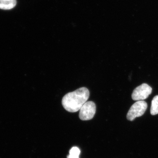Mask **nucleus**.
I'll return each instance as SVG.
<instances>
[{
    "label": "nucleus",
    "mask_w": 158,
    "mask_h": 158,
    "mask_svg": "<svg viewBox=\"0 0 158 158\" xmlns=\"http://www.w3.org/2000/svg\"><path fill=\"white\" fill-rule=\"evenodd\" d=\"M147 103L144 101H138L131 106L128 112L127 118L130 121H133L137 117L142 116L147 110Z\"/></svg>",
    "instance_id": "f03ea898"
},
{
    "label": "nucleus",
    "mask_w": 158,
    "mask_h": 158,
    "mask_svg": "<svg viewBox=\"0 0 158 158\" xmlns=\"http://www.w3.org/2000/svg\"><path fill=\"white\" fill-rule=\"evenodd\" d=\"M150 113L152 115L158 114V95L155 96L152 101Z\"/></svg>",
    "instance_id": "423d86ee"
},
{
    "label": "nucleus",
    "mask_w": 158,
    "mask_h": 158,
    "mask_svg": "<svg viewBox=\"0 0 158 158\" xmlns=\"http://www.w3.org/2000/svg\"><path fill=\"white\" fill-rule=\"evenodd\" d=\"M96 105L93 102H87L80 109L79 117L82 120H89L92 119L96 113Z\"/></svg>",
    "instance_id": "7ed1b4c3"
},
{
    "label": "nucleus",
    "mask_w": 158,
    "mask_h": 158,
    "mask_svg": "<svg viewBox=\"0 0 158 158\" xmlns=\"http://www.w3.org/2000/svg\"><path fill=\"white\" fill-rule=\"evenodd\" d=\"M152 92V88L146 84L137 87L133 91L132 98L134 101H143L148 98Z\"/></svg>",
    "instance_id": "20e7f679"
},
{
    "label": "nucleus",
    "mask_w": 158,
    "mask_h": 158,
    "mask_svg": "<svg viewBox=\"0 0 158 158\" xmlns=\"http://www.w3.org/2000/svg\"><path fill=\"white\" fill-rule=\"evenodd\" d=\"M90 92L85 87L79 88L73 92H69L63 97L62 105L66 111L75 113L88 101Z\"/></svg>",
    "instance_id": "f257e3e1"
},
{
    "label": "nucleus",
    "mask_w": 158,
    "mask_h": 158,
    "mask_svg": "<svg viewBox=\"0 0 158 158\" xmlns=\"http://www.w3.org/2000/svg\"><path fill=\"white\" fill-rule=\"evenodd\" d=\"M81 153V151L78 148L73 147L69 151V155L67 156V158H80L79 156Z\"/></svg>",
    "instance_id": "0eeeda50"
},
{
    "label": "nucleus",
    "mask_w": 158,
    "mask_h": 158,
    "mask_svg": "<svg viewBox=\"0 0 158 158\" xmlns=\"http://www.w3.org/2000/svg\"><path fill=\"white\" fill-rule=\"evenodd\" d=\"M16 0H0V9L10 10L16 6Z\"/></svg>",
    "instance_id": "39448f33"
}]
</instances>
